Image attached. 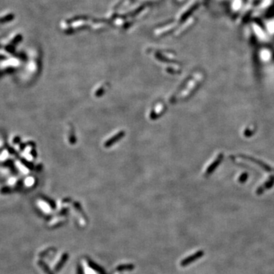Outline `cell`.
Returning <instances> with one entry per match:
<instances>
[{"mask_svg":"<svg viewBox=\"0 0 274 274\" xmlns=\"http://www.w3.org/2000/svg\"><path fill=\"white\" fill-rule=\"evenodd\" d=\"M13 18H14V15L12 14H9L6 15V16H4L3 18H0V23H5V22L6 21H12V20L13 19Z\"/></svg>","mask_w":274,"mask_h":274,"instance_id":"1","label":"cell"}]
</instances>
